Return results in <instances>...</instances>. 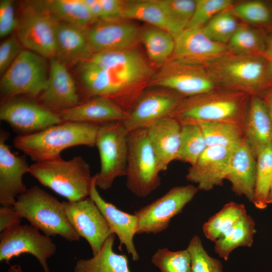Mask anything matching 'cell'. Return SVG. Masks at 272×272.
<instances>
[{"instance_id":"1","label":"cell","mask_w":272,"mask_h":272,"mask_svg":"<svg viewBox=\"0 0 272 272\" xmlns=\"http://www.w3.org/2000/svg\"><path fill=\"white\" fill-rule=\"evenodd\" d=\"M250 96L243 92L219 88L183 98L170 116L181 124L222 122L236 124L244 128Z\"/></svg>"},{"instance_id":"2","label":"cell","mask_w":272,"mask_h":272,"mask_svg":"<svg viewBox=\"0 0 272 272\" xmlns=\"http://www.w3.org/2000/svg\"><path fill=\"white\" fill-rule=\"evenodd\" d=\"M99 127L94 124L63 122L32 134L19 135L13 144L34 162L55 160L61 158V152L67 148L95 147Z\"/></svg>"},{"instance_id":"3","label":"cell","mask_w":272,"mask_h":272,"mask_svg":"<svg viewBox=\"0 0 272 272\" xmlns=\"http://www.w3.org/2000/svg\"><path fill=\"white\" fill-rule=\"evenodd\" d=\"M220 88L261 95L271 87L267 64L262 55L228 52L205 67Z\"/></svg>"},{"instance_id":"4","label":"cell","mask_w":272,"mask_h":272,"mask_svg":"<svg viewBox=\"0 0 272 272\" xmlns=\"http://www.w3.org/2000/svg\"><path fill=\"white\" fill-rule=\"evenodd\" d=\"M21 219L50 237L59 235L70 242H77L80 237L66 217L62 202L37 185L19 195L13 205Z\"/></svg>"},{"instance_id":"5","label":"cell","mask_w":272,"mask_h":272,"mask_svg":"<svg viewBox=\"0 0 272 272\" xmlns=\"http://www.w3.org/2000/svg\"><path fill=\"white\" fill-rule=\"evenodd\" d=\"M29 173L68 201L89 196L93 176L89 164L81 156L34 162L30 166Z\"/></svg>"},{"instance_id":"6","label":"cell","mask_w":272,"mask_h":272,"mask_svg":"<svg viewBox=\"0 0 272 272\" xmlns=\"http://www.w3.org/2000/svg\"><path fill=\"white\" fill-rule=\"evenodd\" d=\"M86 60L109 73L130 105L143 92L142 83L152 74L142 56L131 48L95 53Z\"/></svg>"},{"instance_id":"7","label":"cell","mask_w":272,"mask_h":272,"mask_svg":"<svg viewBox=\"0 0 272 272\" xmlns=\"http://www.w3.org/2000/svg\"><path fill=\"white\" fill-rule=\"evenodd\" d=\"M158 162L147 129L129 132L126 185L135 195L145 197L161 185Z\"/></svg>"},{"instance_id":"8","label":"cell","mask_w":272,"mask_h":272,"mask_svg":"<svg viewBox=\"0 0 272 272\" xmlns=\"http://www.w3.org/2000/svg\"><path fill=\"white\" fill-rule=\"evenodd\" d=\"M49 72L46 58L22 50L1 78L0 90L4 101L20 95L38 97L47 87Z\"/></svg>"},{"instance_id":"9","label":"cell","mask_w":272,"mask_h":272,"mask_svg":"<svg viewBox=\"0 0 272 272\" xmlns=\"http://www.w3.org/2000/svg\"><path fill=\"white\" fill-rule=\"evenodd\" d=\"M128 133L122 120L99 125L95 146L101 169L95 184L101 189H109L116 178L126 175Z\"/></svg>"},{"instance_id":"10","label":"cell","mask_w":272,"mask_h":272,"mask_svg":"<svg viewBox=\"0 0 272 272\" xmlns=\"http://www.w3.org/2000/svg\"><path fill=\"white\" fill-rule=\"evenodd\" d=\"M58 22L42 1L31 2L25 6L18 20V39L28 50L50 59L56 57L55 30Z\"/></svg>"},{"instance_id":"11","label":"cell","mask_w":272,"mask_h":272,"mask_svg":"<svg viewBox=\"0 0 272 272\" xmlns=\"http://www.w3.org/2000/svg\"><path fill=\"white\" fill-rule=\"evenodd\" d=\"M198 189L191 185L174 186L151 203L134 212L137 234H156L166 230L171 220L192 200Z\"/></svg>"},{"instance_id":"12","label":"cell","mask_w":272,"mask_h":272,"mask_svg":"<svg viewBox=\"0 0 272 272\" xmlns=\"http://www.w3.org/2000/svg\"><path fill=\"white\" fill-rule=\"evenodd\" d=\"M56 249L50 237L31 225H20L0 234V260L8 264L13 257L28 253L37 258L44 272H50L47 259Z\"/></svg>"},{"instance_id":"13","label":"cell","mask_w":272,"mask_h":272,"mask_svg":"<svg viewBox=\"0 0 272 272\" xmlns=\"http://www.w3.org/2000/svg\"><path fill=\"white\" fill-rule=\"evenodd\" d=\"M184 97L202 94L220 88L204 66L169 60L149 83Z\"/></svg>"},{"instance_id":"14","label":"cell","mask_w":272,"mask_h":272,"mask_svg":"<svg viewBox=\"0 0 272 272\" xmlns=\"http://www.w3.org/2000/svg\"><path fill=\"white\" fill-rule=\"evenodd\" d=\"M183 98L165 88L143 92L126 112L123 124L128 132L147 129L160 120L170 116Z\"/></svg>"},{"instance_id":"15","label":"cell","mask_w":272,"mask_h":272,"mask_svg":"<svg viewBox=\"0 0 272 272\" xmlns=\"http://www.w3.org/2000/svg\"><path fill=\"white\" fill-rule=\"evenodd\" d=\"M0 119L8 123L19 135L32 134L63 122L57 113L39 102L16 97L2 103Z\"/></svg>"},{"instance_id":"16","label":"cell","mask_w":272,"mask_h":272,"mask_svg":"<svg viewBox=\"0 0 272 272\" xmlns=\"http://www.w3.org/2000/svg\"><path fill=\"white\" fill-rule=\"evenodd\" d=\"M62 203L72 226L80 237L87 240L93 255H96L113 234L107 220L90 196L75 202Z\"/></svg>"},{"instance_id":"17","label":"cell","mask_w":272,"mask_h":272,"mask_svg":"<svg viewBox=\"0 0 272 272\" xmlns=\"http://www.w3.org/2000/svg\"><path fill=\"white\" fill-rule=\"evenodd\" d=\"M172 35L175 47L171 60L206 67L228 52L227 44L212 40L202 27L186 28Z\"/></svg>"},{"instance_id":"18","label":"cell","mask_w":272,"mask_h":272,"mask_svg":"<svg viewBox=\"0 0 272 272\" xmlns=\"http://www.w3.org/2000/svg\"><path fill=\"white\" fill-rule=\"evenodd\" d=\"M38 98L41 105L55 113L82 102L75 82L66 65L56 57L50 59L47 85Z\"/></svg>"},{"instance_id":"19","label":"cell","mask_w":272,"mask_h":272,"mask_svg":"<svg viewBox=\"0 0 272 272\" xmlns=\"http://www.w3.org/2000/svg\"><path fill=\"white\" fill-rule=\"evenodd\" d=\"M9 133L0 131V204L13 206L17 197L27 190L23 177L29 173L26 155H18L6 144Z\"/></svg>"},{"instance_id":"20","label":"cell","mask_w":272,"mask_h":272,"mask_svg":"<svg viewBox=\"0 0 272 272\" xmlns=\"http://www.w3.org/2000/svg\"><path fill=\"white\" fill-rule=\"evenodd\" d=\"M235 148L207 147L195 163L188 168L186 178L197 184L198 190L203 191L222 185Z\"/></svg>"},{"instance_id":"21","label":"cell","mask_w":272,"mask_h":272,"mask_svg":"<svg viewBox=\"0 0 272 272\" xmlns=\"http://www.w3.org/2000/svg\"><path fill=\"white\" fill-rule=\"evenodd\" d=\"M87 33L93 54L131 48L140 34L135 25L120 20H101Z\"/></svg>"},{"instance_id":"22","label":"cell","mask_w":272,"mask_h":272,"mask_svg":"<svg viewBox=\"0 0 272 272\" xmlns=\"http://www.w3.org/2000/svg\"><path fill=\"white\" fill-rule=\"evenodd\" d=\"M256 156L245 138L234 148L225 179L234 192L252 202L255 187Z\"/></svg>"},{"instance_id":"23","label":"cell","mask_w":272,"mask_h":272,"mask_svg":"<svg viewBox=\"0 0 272 272\" xmlns=\"http://www.w3.org/2000/svg\"><path fill=\"white\" fill-rule=\"evenodd\" d=\"M95 180L96 174L92 177L89 196L107 220L113 233L118 237L120 245L124 244L133 261L139 260V256L133 243V237L137 234L138 228L137 217L133 214L121 211L112 203L104 200L97 189Z\"/></svg>"},{"instance_id":"24","label":"cell","mask_w":272,"mask_h":272,"mask_svg":"<svg viewBox=\"0 0 272 272\" xmlns=\"http://www.w3.org/2000/svg\"><path fill=\"white\" fill-rule=\"evenodd\" d=\"M57 113L63 122L97 125L122 120L126 115V111L118 104L104 96L91 97Z\"/></svg>"},{"instance_id":"25","label":"cell","mask_w":272,"mask_h":272,"mask_svg":"<svg viewBox=\"0 0 272 272\" xmlns=\"http://www.w3.org/2000/svg\"><path fill=\"white\" fill-rule=\"evenodd\" d=\"M244 138L257 154L272 147V118L268 106L261 96L251 95L244 124Z\"/></svg>"},{"instance_id":"26","label":"cell","mask_w":272,"mask_h":272,"mask_svg":"<svg viewBox=\"0 0 272 272\" xmlns=\"http://www.w3.org/2000/svg\"><path fill=\"white\" fill-rule=\"evenodd\" d=\"M180 130L181 124L171 116L160 120L147 129L161 172L166 171L169 164L176 160Z\"/></svg>"},{"instance_id":"27","label":"cell","mask_w":272,"mask_h":272,"mask_svg":"<svg viewBox=\"0 0 272 272\" xmlns=\"http://www.w3.org/2000/svg\"><path fill=\"white\" fill-rule=\"evenodd\" d=\"M87 31V27L58 21L55 30L56 57L66 65L79 63L91 56Z\"/></svg>"},{"instance_id":"28","label":"cell","mask_w":272,"mask_h":272,"mask_svg":"<svg viewBox=\"0 0 272 272\" xmlns=\"http://www.w3.org/2000/svg\"><path fill=\"white\" fill-rule=\"evenodd\" d=\"M114 240L112 234L97 254L89 259L78 260L73 272H131L127 256L113 251Z\"/></svg>"},{"instance_id":"29","label":"cell","mask_w":272,"mask_h":272,"mask_svg":"<svg viewBox=\"0 0 272 272\" xmlns=\"http://www.w3.org/2000/svg\"><path fill=\"white\" fill-rule=\"evenodd\" d=\"M255 225L252 218L247 214L245 215L215 242L216 253L227 260L231 252L236 248L250 247L256 233Z\"/></svg>"},{"instance_id":"30","label":"cell","mask_w":272,"mask_h":272,"mask_svg":"<svg viewBox=\"0 0 272 272\" xmlns=\"http://www.w3.org/2000/svg\"><path fill=\"white\" fill-rule=\"evenodd\" d=\"M42 4L58 21L84 27L96 22L83 0L42 1Z\"/></svg>"},{"instance_id":"31","label":"cell","mask_w":272,"mask_h":272,"mask_svg":"<svg viewBox=\"0 0 272 272\" xmlns=\"http://www.w3.org/2000/svg\"><path fill=\"white\" fill-rule=\"evenodd\" d=\"M149 58L152 61L165 63L174 50L173 36L169 32L154 26L144 29L140 34Z\"/></svg>"},{"instance_id":"32","label":"cell","mask_w":272,"mask_h":272,"mask_svg":"<svg viewBox=\"0 0 272 272\" xmlns=\"http://www.w3.org/2000/svg\"><path fill=\"white\" fill-rule=\"evenodd\" d=\"M246 215L244 205L229 202L203 224V234L209 240L215 242Z\"/></svg>"},{"instance_id":"33","label":"cell","mask_w":272,"mask_h":272,"mask_svg":"<svg viewBox=\"0 0 272 272\" xmlns=\"http://www.w3.org/2000/svg\"><path fill=\"white\" fill-rule=\"evenodd\" d=\"M207 147H236L244 138L243 127L222 122H199Z\"/></svg>"},{"instance_id":"34","label":"cell","mask_w":272,"mask_h":272,"mask_svg":"<svg viewBox=\"0 0 272 272\" xmlns=\"http://www.w3.org/2000/svg\"><path fill=\"white\" fill-rule=\"evenodd\" d=\"M123 18L142 21L169 32L168 19L159 0L126 2Z\"/></svg>"},{"instance_id":"35","label":"cell","mask_w":272,"mask_h":272,"mask_svg":"<svg viewBox=\"0 0 272 272\" xmlns=\"http://www.w3.org/2000/svg\"><path fill=\"white\" fill-rule=\"evenodd\" d=\"M207 147L203 133L198 123L181 124L180 146L176 160L192 165Z\"/></svg>"},{"instance_id":"36","label":"cell","mask_w":272,"mask_h":272,"mask_svg":"<svg viewBox=\"0 0 272 272\" xmlns=\"http://www.w3.org/2000/svg\"><path fill=\"white\" fill-rule=\"evenodd\" d=\"M257 171L254 193L252 202L260 210L267 206V199L272 181V147L257 154Z\"/></svg>"},{"instance_id":"37","label":"cell","mask_w":272,"mask_h":272,"mask_svg":"<svg viewBox=\"0 0 272 272\" xmlns=\"http://www.w3.org/2000/svg\"><path fill=\"white\" fill-rule=\"evenodd\" d=\"M228 52L237 54L262 55L266 41L257 31L240 25L227 44Z\"/></svg>"},{"instance_id":"38","label":"cell","mask_w":272,"mask_h":272,"mask_svg":"<svg viewBox=\"0 0 272 272\" xmlns=\"http://www.w3.org/2000/svg\"><path fill=\"white\" fill-rule=\"evenodd\" d=\"M165 11L169 25V32L177 34L186 29L193 15L194 0H159Z\"/></svg>"},{"instance_id":"39","label":"cell","mask_w":272,"mask_h":272,"mask_svg":"<svg viewBox=\"0 0 272 272\" xmlns=\"http://www.w3.org/2000/svg\"><path fill=\"white\" fill-rule=\"evenodd\" d=\"M232 8L219 13L202 27L205 33L212 40L227 44L240 24Z\"/></svg>"},{"instance_id":"40","label":"cell","mask_w":272,"mask_h":272,"mask_svg":"<svg viewBox=\"0 0 272 272\" xmlns=\"http://www.w3.org/2000/svg\"><path fill=\"white\" fill-rule=\"evenodd\" d=\"M151 262L161 272H191V258L187 249L176 251L158 249L152 256Z\"/></svg>"},{"instance_id":"41","label":"cell","mask_w":272,"mask_h":272,"mask_svg":"<svg viewBox=\"0 0 272 272\" xmlns=\"http://www.w3.org/2000/svg\"><path fill=\"white\" fill-rule=\"evenodd\" d=\"M186 249L190 255L191 272H224L221 261L208 254L198 236L192 237Z\"/></svg>"},{"instance_id":"42","label":"cell","mask_w":272,"mask_h":272,"mask_svg":"<svg viewBox=\"0 0 272 272\" xmlns=\"http://www.w3.org/2000/svg\"><path fill=\"white\" fill-rule=\"evenodd\" d=\"M232 0H196L193 15L187 28L202 27L214 16L232 8Z\"/></svg>"},{"instance_id":"43","label":"cell","mask_w":272,"mask_h":272,"mask_svg":"<svg viewBox=\"0 0 272 272\" xmlns=\"http://www.w3.org/2000/svg\"><path fill=\"white\" fill-rule=\"evenodd\" d=\"M232 10L237 18L249 23L264 24L271 19L268 7L258 1H249L233 6Z\"/></svg>"},{"instance_id":"44","label":"cell","mask_w":272,"mask_h":272,"mask_svg":"<svg viewBox=\"0 0 272 272\" xmlns=\"http://www.w3.org/2000/svg\"><path fill=\"white\" fill-rule=\"evenodd\" d=\"M21 43L15 36H11L0 45V74L2 76L22 50Z\"/></svg>"},{"instance_id":"45","label":"cell","mask_w":272,"mask_h":272,"mask_svg":"<svg viewBox=\"0 0 272 272\" xmlns=\"http://www.w3.org/2000/svg\"><path fill=\"white\" fill-rule=\"evenodd\" d=\"M18 19L15 13L13 2L11 0L0 1V37L4 38L17 29Z\"/></svg>"},{"instance_id":"46","label":"cell","mask_w":272,"mask_h":272,"mask_svg":"<svg viewBox=\"0 0 272 272\" xmlns=\"http://www.w3.org/2000/svg\"><path fill=\"white\" fill-rule=\"evenodd\" d=\"M101 6L103 20H118L123 18L126 3L119 0H98Z\"/></svg>"},{"instance_id":"47","label":"cell","mask_w":272,"mask_h":272,"mask_svg":"<svg viewBox=\"0 0 272 272\" xmlns=\"http://www.w3.org/2000/svg\"><path fill=\"white\" fill-rule=\"evenodd\" d=\"M21 218L13 206H1L0 208V232L20 225Z\"/></svg>"},{"instance_id":"48","label":"cell","mask_w":272,"mask_h":272,"mask_svg":"<svg viewBox=\"0 0 272 272\" xmlns=\"http://www.w3.org/2000/svg\"><path fill=\"white\" fill-rule=\"evenodd\" d=\"M89 12L97 21L103 20L104 15L98 0H83Z\"/></svg>"},{"instance_id":"49","label":"cell","mask_w":272,"mask_h":272,"mask_svg":"<svg viewBox=\"0 0 272 272\" xmlns=\"http://www.w3.org/2000/svg\"><path fill=\"white\" fill-rule=\"evenodd\" d=\"M262 55L267 62L268 78L272 86V35L266 41L265 48Z\"/></svg>"},{"instance_id":"50","label":"cell","mask_w":272,"mask_h":272,"mask_svg":"<svg viewBox=\"0 0 272 272\" xmlns=\"http://www.w3.org/2000/svg\"><path fill=\"white\" fill-rule=\"evenodd\" d=\"M266 101L272 118V86L266 89L261 95Z\"/></svg>"},{"instance_id":"51","label":"cell","mask_w":272,"mask_h":272,"mask_svg":"<svg viewBox=\"0 0 272 272\" xmlns=\"http://www.w3.org/2000/svg\"><path fill=\"white\" fill-rule=\"evenodd\" d=\"M8 272H23L21 266L19 264L10 265Z\"/></svg>"},{"instance_id":"52","label":"cell","mask_w":272,"mask_h":272,"mask_svg":"<svg viewBox=\"0 0 272 272\" xmlns=\"http://www.w3.org/2000/svg\"><path fill=\"white\" fill-rule=\"evenodd\" d=\"M267 203L272 204V181L269 187V190L267 196Z\"/></svg>"}]
</instances>
